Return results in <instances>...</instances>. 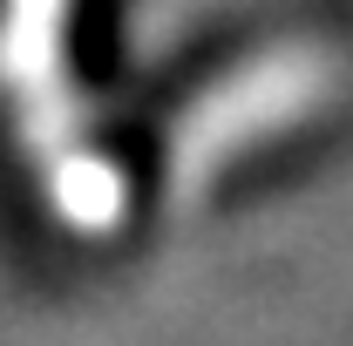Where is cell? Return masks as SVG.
<instances>
[{"mask_svg":"<svg viewBox=\"0 0 353 346\" xmlns=\"http://www.w3.org/2000/svg\"><path fill=\"white\" fill-rule=\"evenodd\" d=\"M0 61L14 68V82H34V68L54 61V0H7Z\"/></svg>","mask_w":353,"mask_h":346,"instance_id":"obj_1","label":"cell"}]
</instances>
